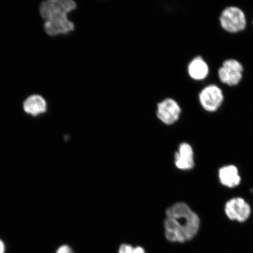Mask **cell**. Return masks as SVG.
<instances>
[{
    "mask_svg": "<svg viewBox=\"0 0 253 253\" xmlns=\"http://www.w3.org/2000/svg\"><path fill=\"white\" fill-rule=\"evenodd\" d=\"M219 178L221 184L228 188H235L241 181L238 169L233 165L221 167L219 170Z\"/></svg>",
    "mask_w": 253,
    "mask_h": 253,
    "instance_id": "cell-11",
    "label": "cell"
},
{
    "mask_svg": "<svg viewBox=\"0 0 253 253\" xmlns=\"http://www.w3.org/2000/svg\"><path fill=\"white\" fill-rule=\"evenodd\" d=\"M227 217L240 223L245 222L251 216V206L244 199L240 197L231 199L225 205L224 209Z\"/></svg>",
    "mask_w": 253,
    "mask_h": 253,
    "instance_id": "cell-6",
    "label": "cell"
},
{
    "mask_svg": "<svg viewBox=\"0 0 253 253\" xmlns=\"http://www.w3.org/2000/svg\"><path fill=\"white\" fill-rule=\"evenodd\" d=\"M77 4L72 0H49L43 1L40 6V14L44 20L68 16L77 8Z\"/></svg>",
    "mask_w": 253,
    "mask_h": 253,
    "instance_id": "cell-3",
    "label": "cell"
},
{
    "mask_svg": "<svg viewBox=\"0 0 253 253\" xmlns=\"http://www.w3.org/2000/svg\"><path fill=\"white\" fill-rule=\"evenodd\" d=\"M5 253V245L4 242L0 239V253Z\"/></svg>",
    "mask_w": 253,
    "mask_h": 253,
    "instance_id": "cell-15",
    "label": "cell"
},
{
    "mask_svg": "<svg viewBox=\"0 0 253 253\" xmlns=\"http://www.w3.org/2000/svg\"><path fill=\"white\" fill-rule=\"evenodd\" d=\"M243 71L244 68L241 63L236 59H229L224 61L218 70V77L223 84L235 86L242 81Z\"/></svg>",
    "mask_w": 253,
    "mask_h": 253,
    "instance_id": "cell-4",
    "label": "cell"
},
{
    "mask_svg": "<svg viewBox=\"0 0 253 253\" xmlns=\"http://www.w3.org/2000/svg\"><path fill=\"white\" fill-rule=\"evenodd\" d=\"M199 99L204 110L208 112H214L223 102V91L216 85H208L199 93Z\"/></svg>",
    "mask_w": 253,
    "mask_h": 253,
    "instance_id": "cell-5",
    "label": "cell"
},
{
    "mask_svg": "<svg viewBox=\"0 0 253 253\" xmlns=\"http://www.w3.org/2000/svg\"><path fill=\"white\" fill-rule=\"evenodd\" d=\"M181 113V107L173 99H167L158 104L157 115L164 124H174L178 121Z\"/></svg>",
    "mask_w": 253,
    "mask_h": 253,
    "instance_id": "cell-7",
    "label": "cell"
},
{
    "mask_svg": "<svg viewBox=\"0 0 253 253\" xmlns=\"http://www.w3.org/2000/svg\"><path fill=\"white\" fill-rule=\"evenodd\" d=\"M219 20L221 28L229 33H239L244 31L247 27L244 12L235 6L224 9L221 12Z\"/></svg>",
    "mask_w": 253,
    "mask_h": 253,
    "instance_id": "cell-2",
    "label": "cell"
},
{
    "mask_svg": "<svg viewBox=\"0 0 253 253\" xmlns=\"http://www.w3.org/2000/svg\"><path fill=\"white\" fill-rule=\"evenodd\" d=\"M56 253H75L72 249L68 245H62L57 250Z\"/></svg>",
    "mask_w": 253,
    "mask_h": 253,
    "instance_id": "cell-14",
    "label": "cell"
},
{
    "mask_svg": "<svg viewBox=\"0 0 253 253\" xmlns=\"http://www.w3.org/2000/svg\"><path fill=\"white\" fill-rule=\"evenodd\" d=\"M165 236L169 241L183 243L197 236L201 226L198 215L184 202H176L166 210Z\"/></svg>",
    "mask_w": 253,
    "mask_h": 253,
    "instance_id": "cell-1",
    "label": "cell"
},
{
    "mask_svg": "<svg viewBox=\"0 0 253 253\" xmlns=\"http://www.w3.org/2000/svg\"><path fill=\"white\" fill-rule=\"evenodd\" d=\"M119 253H145V250L141 247H133L127 244L120 246Z\"/></svg>",
    "mask_w": 253,
    "mask_h": 253,
    "instance_id": "cell-13",
    "label": "cell"
},
{
    "mask_svg": "<svg viewBox=\"0 0 253 253\" xmlns=\"http://www.w3.org/2000/svg\"><path fill=\"white\" fill-rule=\"evenodd\" d=\"M47 108L46 101L39 94L31 95L23 103L24 112L33 117H37L45 113Z\"/></svg>",
    "mask_w": 253,
    "mask_h": 253,
    "instance_id": "cell-10",
    "label": "cell"
},
{
    "mask_svg": "<svg viewBox=\"0 0 253 253\" xmlns=\"http://www.w3.org/2000/svg\"><path fill=\"white\" fill-rule=\"evenodd\" d=\"M43 27L45 33L50 37L67 34L75 30V25L69 20L68 16H62L45 21Z\"/></svg>",
    "mask_w": 253,
    "mask_h": 253,
    "instance_id": "cell-8",
    "label": "cell"
},
{
    "mask_svg": "<svg viewBox=\"0 0 253 253\" xmlns=\"http://www.w3.org/2000/svg\"><path fill=\"white\" fill-rule=\"evenodd\" d=\"M174 159L175 166L179 169L187 170L192 169L195 166V161L194 150L191 145L186 142L180 144Z\"/></svg>",
    "mask_w": 253,
    "mask_h": 253,
    "instance_id": "cell-9",
    "label": "cell"
},
{
    "mask_svg": "<svg viewBox=\"0 0 253 253\" xmlns=\"http://www.w3.org/2000/svg\"><path fill=\"white\" fill-rule=\"evenodd\" d=\"M188 74L193 79L197 81L204 80L209 74L207 63L201 56L196 57L189 63Z\"/></svg>",
    "mask_w": 253,
    "mask_h": 253,
    "instance_id": "cell-12",
    "label": "cell"
}]
</instances>
